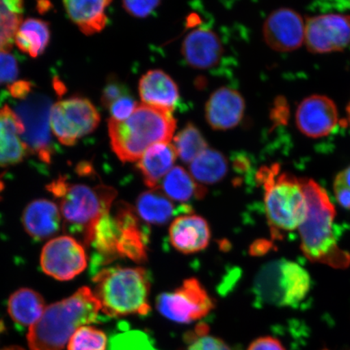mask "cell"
Instances as JSON below:
<instances>
[{
    "label": "cell",
    "instance_id": "obj_1",
    "mask_svg": "<svg viewBox=\"0 0 350 350\" xmlns=\"http://www.w3.org/2000/svg\"><path fill=\"white\" fill-rule=\"evenodd\" d=\"M100 304L89 287L46 306L42 317L29 327L31 350H62L81 327L99 321Z\"/></svg>",
    "mask_w": 350,
    "mask_h": 350
},
{
    "label": "cell",
    "instance_id": "obj_2",
    "mask_svg": "<svg viewBox=\"0 0 350 350\" xmlns=\"http://www.w3.org/2000/svg\"><path fill=\"white\" fill-rule=\"evenodd\" d=\"M308 203V213L299 227L301 249L314 262L332 268L350 265V255L341 249L334 234L336 209L323 188L313 179L300 178Z\"/></svg>",
    "mask_w": 350,
    "mask_h": 350
},
{
    "label": "cell",
    "instance_id": "obj_3",
    "mask_svg": "<svg viewBox=\"0 0 350 350\" xmlns=\"http://www.w3.org/2000/svg\"><path fill=\"white\" fill-rule=\"evenodd\" d=\"M46 190L59 201L64 228L84 246H90L96 226L111 212L115 202V188L70 183L67 178L60 176L46 185Z\"/></svg>",
    "mask_w": 350,
    "mask_h": 350
},
{
    "label": "cell",
    "instance_id": "obj_4",
    "mask_svg": "<svg viewBox=\"0 0 350 350\" xmlns=\"http://www.w3.org/2000/svg\"><path fill=\"white\" fill-rule=\"evenodd\" d=\"M176 120L172 112L142 104L129 119L108 120L112 150L122 163H134L153 144L172 141Z\"/></svg>",
    "mask_w": 350,
    "mask_h": 350
},
{
    "label": "cell",
    "instance_id": "obj_5",
    "mask_svg": "<svg viewBox=\"0 0 350 350\" xmlns=\"http://www.w3.org/2000/svg\"><path fill=\"white\" fill-rule=\"evenodd\" d=\"M94 295L108 317L150 312V281L147 271L139 267H108L93 278Z\"/></svg>",
    "mask_w": 350,
    "mask_h": 350
},
{
    "label": "cell",
    "instance_id": "obj_6",
    "mask_svg": "<svg viewBox=\"0 0 350 350\" xmlns=\"http://www.w3.org/2000/svg\"><path fill=\"white\" fill-rule=\"evenodd\" d=\"M256 178L264 189L266 217L272 237L282 239L286 232L299 228L308 213L300 178L282 173L278 164L260 168Z\"/></svg>",
    "mask_w": 350,
    "mask_h": 350
},
{
    "label": "cell",
    "instance_id": "obj_7",
    "mask_svg": "<svg viewBox=\"0 0 350 350\" xmlns=\"http://www.w3.org/2000/svg\"><path fill=\"white\" fill-rule=\"evenodd\" d=\"M312 279L297 262L286 259L266 262L253 282V295L258 305L295 308L308 296Z\"/></svg>",
    "mask_w": 350,
    "mask_h": 350
},
{
    "label": "cell",
    "instance_id": "obj_8",
    "mask_svg": "<svg viewBox=\"0 0 350 350\" xmlns=\"http://www.w3.org/2000/svg\"><path fill=\"white\" fill-rule=\"evenodd\" d=\"M51 100L42 94L32 93L21 100L15 112L24 125L22 139L29 152L37 155L43 163H51L54 148L51 143Z\"/></svg>",
    "mask_w": 350,
    "mask_h": 350
},
{
    "label": "cell",
    "instance_id": "obj_9",
    "mask_svg": "<svg viewBox=\"0 0 350 350\" xmlns=\"http://www.w3.org/2000/svg\"><path fill=\"white\" fill-rule=\"evenodd\" d=\"M214 301L196 278H188L173 291L157 296L156 308L163 317L178 323H190L207 317Z\"/></svg>",
    "mask_w": 350,
    "mask_h": 350
},
{
    "label": "cell",
    "instance_id": "obj_10",
    "mask_svg": "<svg viewBox=\"0 0 350 350\" xmlns=\"http://www.w3.org/2000/svg\"><path fill=\"white\" fill-rule=\"evenodd\" d=\"M100 121L98 109L89 99L72 97L53 105L51 126L61 144L72 146L97 129Z\"/></svg>",
    "mask_w": 350,
    "mask_h": 350
},
{
    "label": "cell",
    "instance_id": "obj_11",
    "mask_svg": "<svg viewBox=\"0 0 350 350\" xmlns=\"http://www.w3.org/2000/svg\"><path fill=\"white\" fill-rule=\"evenodd\" d=\"M42 269L58 281H70L87 268L88 256L80 241L72 236L52 239L44 246L40 257Z\"/></svg>",
    "mask_w": 350,
    "mask_h": 350
},
{
    "label": "cell",
    "instance_id": "obj_12",
    "mask_svg": "<svg viewBox=\"0 0 350 350\" xmlns=\"http://www.w3.org/2000/svg\"><path fill=\"white\" fill-rule=\"evenodd\" d=\"M305 42L312 53L344 50L350 44V16L327 14L310 17L306 23Z\"/></svg>",
    "mask_w": 350,
    "mask_h": 350
},
{
    "label": "cell",
    "instance_id": "obj_13",
    "mask_svg": "<svg viewBox=\"0 0 350 350\" xmlns=\"http://www.w3.org/2000/svg\"><path fill=\"white\" fill-rule=\"evenodd\" d=\"M306 25L301 16L288 8H278L266 19L262 36L267 45L279 52L299 49L305 40Z\"/></svg>",
    "mask_w": 350,
    "mask_h": 350
},
{
    "label": "cell",
    "instance_id": "obj_14",
    "mask_svg": "<svg viewBox=\"0 0 350 350\" xmlns=\"http://www.w3.org/2000/svg\"><path fill=\"white\" fill-rule=\"evenodd\" d=\"M338 124V111L334 100L312 95L301 102L296 111V124L301 133L310 138L329 135Z\"/></svg>",
    "mask_w": 350,
    "mask_h": 350
},
{
    "label": "cell",
    "instance_id": "obj_15",
    "mask_svg": "<svg viewBox=\"0 0 350 350\" xmlns=\"http://www.w3.org/2000/svg\"><path fill=\"white\" fill-rule=\"evenodd\" d=\"M120 226L117 254L119 258H128L137 264L148 260V236L139 224L137 211L129 204L120 202L112 213Z\"/></svg>",
    "mask_w": 350,
    "mask_h": 350
},
{
    "label": "cell",
    "instance_id": "obj_16",
    "mask_svg": "<svg viewBox=\"0 0 350 350\" xmlns=\"http://www.w3.org/2000/svg\"><path fill=\"white\" fill-rule=\"evenodd\" d=\"M169 239L175 250L191 255L208 247L211 230L203 217L191 213L183 214L170 223Z\"/></svg>",
    "mask_w": 350,
    "mask_h": 350
},
{
    "label": "cell",
    "instance_id": "obj_17",
    "mask_svg": "<svg viewBox=\"0 0 350 350\" xmlns=\"http://www.w3.org/2000/svg\"><path fill=\"white\" fill-rule=\"evenodd\" d=\"M245 108L246 104L239 92L221 87L210 96L205 106V117L213 129L229 130L243 120Z\"/></svg>",
    "mask_w": 350,
    "mask_h": 350
},
{
    "label": "cell",
    "instance_id": "obj_18",
    "mask_svg": "<svg viewBox=\"0 0 350 350\" xmlns=\"http://www.w3.org/2000/svg\"><path fill=\"white\" fill-rule=\"evenodd\" d=\"M224 54L220 38L211 29L198 28L188 33L182 44V55L191 67L210 69Z\"/></svg>",
    "mask_w": 350,
    "mask_h": 350
},
{
    "label": "cell",
    "instance_id": "obj_19",
    "mask_svg": "<svg viewBox=\"0 0 350 350\" xmlns=\"http://www.w3.org/2000/svg\"><path fill=\"white\" fill-rule=\"evenodd\" d=\"M21 219L25 231L36 240L53 237L64 227L59 205L46 199H38L29 203Z\"/></svg>",
    "mask_w": 350,
    "mask_h": 350
},
{
    "label": "cell",
    "instance_id": "obj_20",
    "mask_svg": "<svg viewBox=\"0 0 350 350\" xmlns=\"http://www.w3.org/2000/svg\"><path fill=\"white\" fill-rule=\"evenodd\" d=\"M139 94L143 104L172 112L180 95L178 87L167 73L154 69L147 72L139 82Z\"/></svg>",
    "mask_w": 350,
    "mask_h": 350
},
{
    "label": "cell",
    "instance_id": "obj_21",
    "mask_svg": "<svg viewBox=\"0 0 350 350\" xmlns=\"http://www.w3.org/2000/svg\"><path fill=\"white\" fill-rule=\"evenodd\" d=\"M25 128L16 112L6 105L0 108V167L21 163L29 150L21 137Z\"/></svg>",
    "mask_w": 350,
    "mask_h": 350
},
{
    "label": "cell",
    "instance_id": "obj_22",
    "mask_svg": "<svg viewBox=\"0 0 350 350\" xmlns=\"http://www.w3.org/2000/svg\"><path fill=\"white\" fill-rule=\"evenodd\" d=\"M135 211L148 224L161 226L167 224L175 217L192 213V209L188 204L176 206L159 187L144 191L138 196Z\"/></svg>",
    "mask_w": 350,
    "mask_h": 350
},
{
    "label": "cell",
    "instance_id": "obj_23",
    "mask_svg": "<svg viewBox=\"0 0 350 350\" xmlns=\"http://www.w3.org/2000/svg\"><path fill=\"white\" fill-rule=\"evenodd\" d=\"M177 152L170 142L153 144L137 161L144 185L150 189L159 187L160 182L172 170L177 159Z\"/></svg>",
    "mask_w": 350,
    "mask_h": 350
},
{
    "label": "cell",
    "instance_id": "obj_24",
    "mask_svg": "<svg viewBox=\"0 0 350 350\" xmlns=\"http://www.w3.org/2000/svg\"><path fill=\"white\" fill-rule=\"evenodd\" d=\"M111 1L109 0H84L65 1L64 5L68 15L81 31L85 35L99 33L106 27V10Z\"/></svg>",
    "mask_w": 350,
    "mask_h": 350
},
{
    "label": "cell",
    "instance_id": "obj_25",
    "mask_svg": "<svg viewBox=\"0 0 350 350\" xmlns=\"http://www.w3.org/2000/svg\"><path fill=\"white\" fill-rule=\"evenodd\" d=\"M46 308L43 297L29 288H21L10 296L8 312L16 325L31 327L39 321Z\"/></svg>",
    "mask_w": 350,
    "mask_h": 350
},
{
    "label": "cell",
    "instance_id": "obj_26",
    "mask_svg": "<svg viewBox=\"0 0 350 350\" xmlns=\"http://www.w3.org/2000/svg\"><path fill=\"white\" fill-rule=\"evenodd\" d=\"M161 182V190L174 202L202 200L207 194L206 188L197 183L190 172L181 166H175Z\"/></svg>",
    "mask_w": 350,
    "mask_h": 350
},
{
    "label": "cell",
    "instance_id": "obj_27",
    "mask_svg": "<svg viewBox=\"0 0 350 350\" xmlns=\"http://www.w3.org/2000/svg\"><path fill=\"white\" fill-rule=\"evenodd\" d=\"M190 174L200 185H215L228 172V161L223 153L207 148L189 165Z\"/></svg>",
    "mask_w": 350,
    "mask_h": 350
},
{
    "label": "cell",
    "instance_id": "obj_28",
    "mask_svg": "<svg viewBox=\"0 0 350 350\" xmlns=\"http://www.w3.org/2000/svg\"><path fill=\"white\" fill-rule=\"evenodd\" d=\"M50 40L49 25L46 21L35 18L22 21L15 38L16 45L19 49L33 58H37L45 51Z\"/></svg>",
    "mask_w": 350,
    "mask_h": 350
},
{
    "label": "cell",
    "instance_id": "obj_29",
    "mask_svg": "<svg viewBox=\"0 0 350 350\" xmlns=\"http://www.w3.org/2000/svg\"><path fill=\"white\" fill-rule=\"evenodd\" d=\"M23 11L24 3L20 0L0 1V51L12 49Z\"/></svg>",
    "mask_w": 350,
    "mask_h": 350
},
{
    "label": "cell",
    "instance_id": "obj_30",
    "mask_svg": "<svg viewBox=\"0 0 350 350\" xmlns=\"http://www.w3.org/2000/svg\"><path fill=\"white\" fill-rule=\"evenodd\" d=\"M183 163L191 164L208 148L207 142L194 124H188L175 135L173 144Z\"/></svg>",
    "mask_w": 350,
    "mask_h": 350
},
{
    "label": "cell",
    "instance_id": "obj_31",
    "mask_svg": "<svg viewBox=\"0 0 350 350\" xmlns=\"http://www.w3.org/2000/svg\"><path fill=\"white\" fill-rule=\"evenodd\" d=\"M109 341L106 334L93 326H83L73 334L68 344V350H107Z\"/></svg>",
    "mask_w": 350,
    "mask_h": 350
},
{
    "label": "cell",
    "instance_id": "obj_32",
    "mask_svg": "<svg viewBox=\"0 0 350 350\" xmlns=\"http://www.w3.org/2000/svg\"><path fill=\"white\" fill-rule=\"evenodd\" d=\"M107 350H157L150 336L139 330H122L111 336Z\"/></svg>",
    "mask_w": 350,
    "mask_h": 350
},
{
    "label": "cell",
    "instance_id": "obj_33",
    "mask_svg": "<svg viewBox=\"0 0 350 350\" xmlns=\"http://www.w3.org/2000/svg\"><path fill=\"white\" fill-rule=\"evenodd\" d=\"M207 325L196 327L194 334L187 336V350H231L224 340L208 334Z\"/></svg>",
    "mask_w": 350,
    "mask_h": 350
},
{
    "label": "cell",
    "instance_id": "obj_34",
    "mask_svg": "<svg viewBox=\"0 0 350 350\" xmlns=\"http://www.w3.org/2000/svg\"><path fill=\"white\" fill-rule=\"evenodd\" d=\"M19 75L18 64L8 51H0V85L14 83Z\"/></svg>",
    "mask_w": 350,
    "mask_h": 350
},
{
    "label": "cell",
    "instance_id": "obj_35",
    "mask_svg": "<svg viewBox=\"0 0 350 350\" xmlns=\"http://www.w3.org/2000/svg\"><path fill=\"white\" fill-rule=\"evenodd\" d=\"M138 107L137 100H135L130 94L124 96L120 99L116 100L111 107H109V113H111V119L117 121H124L133 115Z\"/></svg>",
    "mask_w": 350,
    "mask_h": 350
},
{
    "label": "cell",
    "instance_id": "obj_36",
    "mask_svg": "<svg viewBox=\"0 0 350 350\" xmlns=\"http://www.w3.org/2000/svg\"><path fill=\"white\" fill-rule=\"evenodd\" d=\"M129 94V91L124 84L117 79L111 78L104 87L100 100L103 107L109 109L116 100Z\"/></svg>",
    "mask_w": 350,
    "mask_h": 350
},
{
    "label": "cell",
    "instance_id": "obj_37",
    "mask_svg": "<svg viewBox=\"0 0 350 350\" xmlns=\"http://www.w3.org/2000/svg\"><path fill=\"white\" fill-rule=\"evenodd\" d=\"M161 4L160 1H124L122 7L131 16L137 18H146Z\"/></svg>",
    "mask_w": 350,
    "mask_h": 350
},
{
    "label": "cell",
    "instance_id": "obj_38",
    "mask_svg": "<svg viewBox=\"0 0 350 350\" xmlns=\"http://www.w3.org/2000/svg\"><path fill=\"white\" fill-rule=\"evenodd\" d=\"M247 350H286L277 338L273 336H261L253 340Z\"/></svg>",
    "mask_w": 350,
    "mask_h": 350
},
{
    "label": "cell",
    "instance_id": "obj_39",
    "mask_svg": "<svg viewBox=\"0 0 350 350\" xmlns=\"http://www.w3.org/2000/svg\"><path fill=\"white\" fill-rule=\"evenodd\" d=\"M33 84L26 81H19L12 83L8 89L12 98L21 100L27 98L33 93Z\"/></svg>",
    "mask_w": 350,
    "mask_h": 350
},
{
    "label": "cell",
    "instance_id": "obj_40",
    "mask_svg": "<svg viewBox=\"0 0 350 350\" xmlns=\"http://www.w3.org/2000/svg\"><path fill=\"white\" fill-rule=\"evenodd\" d=\"M270 117L274 124H284L286 122L288 108L284 99L279 98L275 100Z\"/></svg>",
    "mask_w": 350,
    "mask_h": 350
},
{
    "label": "cell",
    "instance_id": "obj_41",
    "mask_svg": "<svg viewBox=\"0 0 350 350\" xmlns=\"http://www.w3.org/2000/svg\"><path fill=\"white\" fill-rule=\"evenodd\" d=\"M334 192L336 200H338L341 207L345 209H350V189L341 185L338 181H334Z\"/></svg>",
    "mask_w": 350,
    "mask_h": 350
},
{
    "label": "cell",
    "instance_id": "obj_42",
    "mask_svg": "<svg viewBox=\"0 0 350 350\" xmlns=\"http://www.w3.org/2000/svg\"><path fill=\"white\" fill-rule=\"evenodd\" d=\"M273 247V244L269 241H259L252 245L251 252L254 256H261L262 254L267 253L269 249Z\"/></svg>",
    "mask_w": 350,
    "mask_h": 350
},
{
    "label": "cell",
    "instance_id": "obj_43",
    "mask_svg": "<svg viewBox=\"0 0 350 350\" xmlns=\"http://www.w3.org/2000/svg\"><path fill=\"white\" fill-rule=\"evenodd\" d=\"M335 180L350 189V165L336 175Z\"/></svg>",
    "mask_w": 350,
    "mask_h": 350
},
{
    "label": "cell",
    "instance_id": "obj_44",
    "mask_svg": "<svg viewBox=\"0 0 350 350\" xmlns=\"http://www.w3.org/2000/svg\"><path fill=\"white\" fill-rule=\"evenodd\" d=\"M52 8V3L48 1H41L37 3V10L39 12L46 13L48 11H50Z\"/></svg>",
    "mask_w": 350,
    "mask_h": 350
},
{
    "label": "cell",
    "instance_id": "obj_45",
    "mask_svg": "<svg viewBox=\"0 0 350 350\" xmlns=\"http://www.w3.org/2000/svg\"><path fill=\"white\" fill-rule=\"evenodd\" d=\"M4 188H5V185H4V183L2 180V178H0V200L2 199V193L4 190Z\"/></svg>",
    "mask_w": 350,
    "mask_h": 350
},
{
    "label": "cell",
    "instance_id": "obj_46",
    "mask_svg": "<svg viewBox=\"0 0 350 350\" xmlns=\"http://www.w3.org/2000/svg\"><path fill=\"white\" fill-rule=\"evenodd\" d=\"M0 350H25L23 348L19 347H10L1 349Z\"/></svg>",
    "mask_w": 350,
    "mask_h": 350
},
{
    "label": "cell",
    "instance_id": "obj_47",
    "mask_svg": "<svg viewBox=\"0 0 350 350\" xmlns=\"http://www.w3.org/2000/svg\"><path fill=\"white\" fill-rule=\"evenodd\" d=\"M5 329V327H4V323L1 319H0V334H2V332Z\"/></svg>",
    "mask_w": 350,
    "mask_h": 350
},
{
    "label": "cell",
    "instance_id": "obj_48",
    "mask_svg": "<svg viewBox=\"0 0 350 350\" xmlns=\"http://www.w3.org/2000/svg\"><path fill=\"white\" fill-rule=\"evenodd\" d=\"M347 113H348V117H349V124H350V103L347 107Z\"/></svg>",
    "mask_w": 350,
    "mask_h": 350
}]
</instances>
